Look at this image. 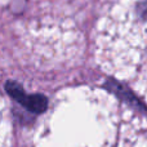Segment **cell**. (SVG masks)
Wrapping results in <instances>:
<instances>
[{
	"mask_svg": "<svg viewBox=\"0 0 147 147\" xmlns=\"http://www.w3.org/2000/svg\"><path fill=\"white\" fill-rule=\"evenodd\" d=\"M8 93L16 99L20 103H22L25 107H27L30 111L32 112H43L47 110V98L44 96H40V94H35V96H27L25 92L22 90L20 85L17 83H13V81H8L7 85Z\"/></svg>",
	"mask_w": 147,
	"mask_h": 147,
	"instance_id": "6da1fadb",
	"label": "cell"
},
{
	"mask_svg": "<svg viewBox=\"0 0 147 147\" xmlns=\"http://www.w3.org/2000/svg\"><path fill=\"white\" fill-rule=\"evenodd\" d=\"M3 127H4V119H3V114H1V111H0V147H4L3 146V136H1Z\"/></svg>",
	"mask_w": 147,
	"mask_h": 147,
	"instance_id": "7a4b0ae2",
	"label": "cell"
}]
</instances>
